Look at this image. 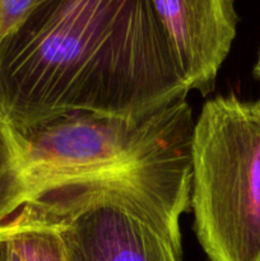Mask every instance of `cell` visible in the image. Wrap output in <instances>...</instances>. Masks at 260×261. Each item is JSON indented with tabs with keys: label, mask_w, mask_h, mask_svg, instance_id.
Segmentation results:
<instances>
[{
	"label": "cell",
	"mask_w": 260,
	"mask_h": 261,
	"mask_svg": "<svg viewBox=\"0 0 260 261\" xmlns=\"http://www.w3.org/2000/svg\"><path fill=\"white\" fill-rule=\"evenodd\" d=\"M47 0H0V45Z\"/></svg>",
	"instance_id": "8992f818"
},
{
	"label": "cell",
	"mask_w": 260,
	"mask_h": 261,
	"mask_svg": "<svg viewBox=\"0 0 260 261\" xmlns=\"http://www.w3.org/2000/svg\"><path fill=\"white\" fill-rule=\"evenodd\" d=\"M178 261H185V260H184V259H181V260H178Z\"/></svg>",
	"instance_id": "9c48e42d"
},
{
	"label": "cell",
	"mask_w": 260,
	"mask_h": 261,
	"mask_svg": "<svg viewBox=\"0 0 260 261\" xmlns=\"http://www.w3.org/2000/svg\"><path fill=\"white\" fill-rule=\"evenodd\" d=\"M189 91L206 96L236 37L233 0H149Z\"/></svg>",
	"instance_id": "277c9868"
},
{
	"label": "cell",
	"mask_w": 260,
	"mask_h": 261,
	"mask_svg": "<svg viewBox=\"0 0 260 261\" xmlns=\"http://www.w3.org/2000/svg\"><path fill=\"white\" fill-rule=\"evenodd\" d=\"M0 237L13 242L23 261H68L56 229L23 209L0 224Z\"/></svg>",
	"instance_id": "5b68a950"
},
{
	"label": "cell",
	"mask_w": 260,
	"mask_h": 261,
	"mask_svg": "<svg viewBox=\"0 0 260 261\" xmlns=\"http://www.w3.org/2000/svg\"><path fill=\"white\" fill-rule=\"evenodd\" d=\"M191 208L211 261L260 259V98L205 102L191 140Z\"/></svg>",
	"instance_id": "3957f363"
},
{
	"label": "cell",
	"mask_w": 260,
	"mask_h": 261,
	"mask_svg": "<svg viewBox=\"0 0 260 261\" xmlns=\"http://www.w3.org/2000/svg\"><path fill=\"white\" fill-rule=\"evenodd\" d=\"M0 261H23L9 239L0 237Z\"/></svg>",
	"instance_id": "52a82bcc"
},
{
	"label": "cell",
	"mask_w": 260,
	"mask_h": 261,
	"mask_svg": "<svg viewBox=\"0 0 260 261\" xmlns=\"http://www.w3.org/2000/svg\"><path fill=\"white\" fill-rule=\"evenodd\" d=\"M188 101L138 119L78 114L25 127L0 120V224L46 191L116 181L191 204Z\"/></svg>",
	"instance_id": "7a4b0ae2"
},
{
	"label": "cell",
	"mask_w": 260,
	"mask_h": 261,
	"mask_svg": "<svg viewBox=\"0 0 260 261\" xmlns=\"http://www.w3.org/2000/svg\"><path fill=\"white\" fill-rule=\"evenodd\" d=\"M254 74L256 78L260 79V50H259V55H257V61L254 66Z\"/></svg>",
	"instance_id": "ba28073f"
},
{
	"label": "cell",
	"mask_w": 260,
	"mask_h": 261,
	"mask_svg": "<svg viewBox=\"0 0 260 261\" xmlns=\"http://www.w3.org/2000/svg\"><path fill=\"white\" fill-rule=\"evenodd\" d=\"M149 0H47L0 45V120L138 119L189 93Z\"/></svg>",
	"instance_id": "6da1fadb"
},
{
	"label": "cell",
	"mask_w": 260,
	"mask_h": 261,
	"mask_svg": "<svg viewBox=\"0 0 260 261\" xmlns=\"http://www.w3.org/2000/svg\"><path fill=\"white\" fill-rule=\"evenodd\" d=\"M259 261H260V259H259Z\"/></svg>",
	"instance_id": "30bf717a"
}]
</instances>
